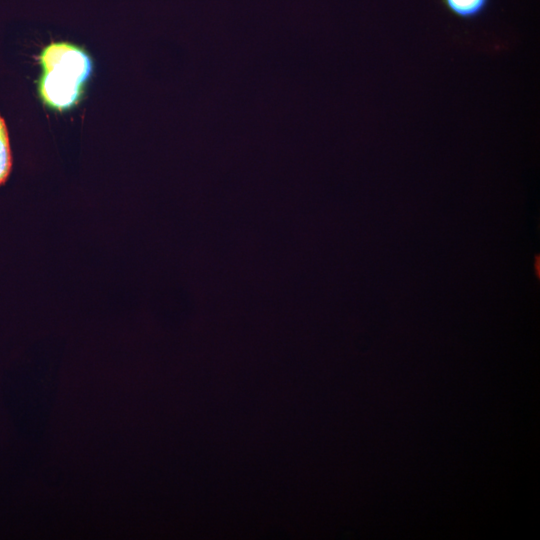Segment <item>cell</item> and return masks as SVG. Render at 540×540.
I'll use <instances>...</instances> for the list:
<instances>
[{
	"mask_svg": "<svg viewBox=\"0 0 540 540\" xmlns=\"http://www.w3.org/2000/svg\"><path fill=\"white\" fill-rule=\"evenodd\" d=\"M454 16L471 20L479 17L488 7L490 0H442Z\"/></svg>",
	"mask_w": 540,
	"mask_h": 540,
	"instance_id": "7a4b0ae2",
	"label": "cell"
},
{
	"mask_svg": "<svg viewBox=\"0 0 540 540\" xmlns=\"http://www.w3.org/2000/svg\"><path fill=\"white\" fill-rule=\"evenodd\" d=\"M40 61L39 92L44 103L57 110L73 107L92 70L88 54L69 43H52L43 50Z\"/></svg>",
	"mask_w": 540,
	"mask_h": 540,
	"instance_id": "6da1fadb",
	"label": "cell"
},
{
	"mask_svg": "<svg viewBox=\"0 0 540 540\" xmlns=\"http://www.w3.org/2000/svg\"><path fill=\"white\" fill-rule=\"evenodd\" d=\"M12 155L9 144L7 127L0 116V186L3 185L11 172Z\"/></svg>",
	"mask_w": 540,
	"mask_h": 540,
	"instance_id": "3957f363",
	"label": "cell"
}]
</instances>
